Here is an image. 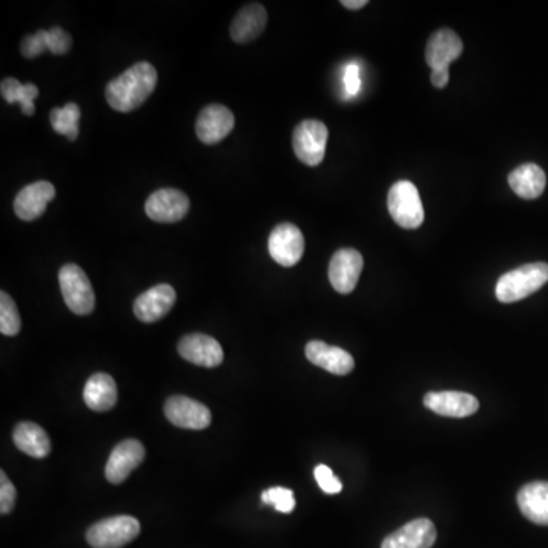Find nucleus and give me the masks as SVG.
Segmentation results:
<instances>
[{
	"mask_svg": "<svg viewBox=\"0 0 548 548\" xmlns=\"http://www.w3.org/2000/svg\"><path fill=\"white\" fill-rule=\"evenodd\" d=\"M176 300V290L171 285H156L137 297L133 305L134 316L144 323L157 322L173 310Z\"/></svg>",
	"mask_w": 548,
	"mask_h": 548,
	"instance_id": "nucleus-13",
	"label": "nucleus"
},
{
	"mask_svg": "<svg viewBox=\"0 0 548 548\" xmlns=\"http://www.w3.org/2000/svg\"><path fill=\"white\" fill-rule=\"evenodd\" d=\"M191 201L179 189L163 188L153 192L145 203V212L156 223H177L188 215Z\"/></svg>",
	"mask_w": 548,
	"mask_h": 548,
	"instance_id": "nucleus-8",
	"label": "nucleus"
},
{
	"mask_svg": "<svg viewBox=\"0 0 548 548\" xmlns=\"http://www.w3.org/2000/svg\"><path fill=\"white\" fill-rule=\"evenodd\" d=\"M165 415L171 424L185 430H204L212 422L211 410L188 396H171L165 404Z\"/></svg>",
	"mask_w": 548,
	"mask_h": 548,
	"instance_id": "nucleus-10",
	"label": "nucleus"
},
{
	"mask_svg": "<svg viewBox=\"0 0 548 548\" xmlns=\"http://www.w3.org/2000/svg\"><path fill=\"white\" fill-rule=\"evenodd\" d=\"M84 402L93 411H109L118 402V387L107 373H95L90 376L83 392Z\"/></svg>",
	"mask_w": 548,
	"mask_h": 548,
	"instance_id": "nucleus-22",
	"label": "nucleus"
},
{
	"mask_svg": "<svg viewBox=\"0 0 548 548\" xmlns=\"http://www.w3.org/2000/svg\"><path fill=\"white\" fill-rule=\"evenodd\" d=\"M268 252L282 267H294L305 252V238L299 227L282 223L274 227L268 238Z\"/></svg>",
	"mask_w": 548,
	"mask_h": 548,
	"instance_id": "nucleus-7",
	"label": "nucleus"
},
{
	"mask_svg": "<svg viewBox=\"0 0 548 548\" xmlns=\"http://www.w3.org/2000/svg\"><path fill=\"white\" fill-rule=\"evenodd\" d=\"M55 194L57 192L54 185L45 180L25 186L14 200V212L20 220H37L46 211V206L54 200Z\"/></svg>",
	"mask_w": 548,
	"mask_h": 548,
	"instance_id": "nucleus-15",
	"label": "nucleus"
},
{
	"mask_svg": "<svg viewBox=\"0 0 548 548\" xmlns=\"http://www.w3.org/2000/svg\"><path fill=\"white\" fill-rule=\"evenodd\" d=\"M424 405L436 415L447 416V418H468L477 413L480 402L469 393L431 392L425 395Z\"/></svg>",
	"mask_w": 548,
	"mask_h": 548,
	"instance_id": "nucleus-17",
	"label": "nucleus"
},
{
	"mask_svg": "<svg viewBox=\"0 0 548 548\" xmlns=\"http://www.w3.org/2000/svg\"><path fill=\"white\" fill-rule=\"evenodd\" d=\"M22 329V320H20L19 310L16 303L11 299L10 294L2 291L0 293V332L7 337H14Z\"/></svg>",
	"mask_w": 548,
	"mask_h": 548,
	"instance_id": "nucleus-27",
	"label": "nucleus"
},
{
	"mask_svg": "<svg viewBox=\"0 0 548 548\" xmlns=\"http://www.w3.org/2000/svg\"><path fill=\"white\" fill-rule=\"evenodd\" d=\"M144 459L145 448L139 440L127 439L118 443L106 465L107 480L112 485H121Z\"/></svg>",
	"mask_w": 548,
	"mask_h": 548,
	"instance_id": "nucleus-12",
	"label": "nucleus"
},
{
	"mask_svg": "<svg viewBox=\"0 0 548 548\" xmlns=\"http://www.w3.org/2000/svg\"><path fill=\"white\" fill-rule=\"evenodd\" d=\"M156 84L157 71L153 64L141 61L107 84V102L116 112H133L150 98Z\"/></svg>",
	"mask_w": 548,
	"mask_h": 548,
	"instance_id": "nucleus-1",
	"label": "nucleus"
},
{
	"mask_svg": "<svg viewBox=\"0 0 548 548\" xmlns=\"http://www.w3.org/2000/svg\"><path fill=\"white\" fill-rule=\"evenodd\" d=\"M518 506L527 520L548 526V482H533L518 492Z\"/></svg>",
	"mask_w": 548,
	"mask_h": 548,
	"instance_id": "nucleus-21",
	"label": "nucleus"
},
{
	"mask_svg": "<svg viewBox=\"0 0 548 548\" xmlns=\"http://www.w3.org/2000/svg\"><path fill=\"white\" fill-rule=\"evenodd\" d=\"M364 259L355 249H340L334 253L329 262V282L337 293L349 294L357 287Z\"/></svg>",
	"mask_w": 548,
	"mask_h": 548,
	"instance_id": "nucleus-9",
	"label": "nucleus"
},
{
	"mask_svg": "<svg viewBox=\"0 0 548 548\" xmlns=\"http://www.w3.org/2000/svg\"><path fill=\"white\" fill-rule=\"evenodd\" d=\"M0 92L8 104L19 102L23 115L32 116L36 113L34 99L39 96L36 84H20L16 78H5L0 84Z\"/></svg>",
	"mask_w": 548,
	"mask_h": 548,
	"instance_id": "nucleus-25",
	"label": "nucleus"
},
{
	"mask_svg": "<svg viewBox=\"0 0 548 548\" xmlns=\"http://www.w3.org/2000/svg\"><path fill=\"white\" fill-rule=\"evenodd\" d=\"M314 477H316L320 489H322L323 492H326V494L335 495L343 489V483L340 482V478L335 477L334 472H332V469L329 468V466H316V469H314Z\"/></svg>",
	"mask_w": 548,
	"mask_h": 548,
	"instance_id": "nucleus-30",
	"label": "nucleus"
},
{
	"mask_svg": "<svg viewBox=\"0 0 548 548\" xmlns=\"http://www.w3.org/2000/svg\"><path fill=\"white\" fill-rule=\"evenodd\" d=\"M436 539L437 532L433 521L418 518L387 536L381 548H431Z\"/></svg>",
	"mask_w": 548,
	"mask_h": 548,
	"instance_id": "nucleus-16",
	"label": "nucleus"
},
{
	"mask_svg": "<svg viewBox=\"0 0 548 548\" xmlns=\"http://www.w3.org/2000/svg\"><path fill=\"white\" fill-rule=\"evenodd\" d=\"M267 22L268 14L265 7L261 4H247L233 19L230 36L233 42L246 45L261 36Z\"/></svg>",
	"mask_w": 548,
	"mask_h": 548,
	"instance_id": "nucleus-20",
	"label": "nucleus"
},
{
	"mask_svg": "<svg viewBox=\"0 0 548 548\" xmlns=\"http://www.w3.org/2000/svg\"><path fill=\"white\" fill-rule=\"evenodd\" d=\"M509 185L518 197L524 200H535L541 197L547 185L544 169L536 163L518 166L509 174Z\"/></svg>",
	"mask_w": 548,
	"mask_h": 548,
	"instance_id": "nucleus-23",
	"label": "nucleus"
},
{
	"mask_svg": "<svg viewBox=\"0 0 548 548\" xmlns=\"http://www.w3.org/2000/svg\"><path fill=\"white\" fill-rule=\"evenodd\" d=\"M17 500V491L5 471L0 472V512L7 515L14 509Z\"/></svg>",
	"mask_w": 548,
	"mask_h": 548,
	"instance_id": "nucleus-32",
	"label": "nucleus"
},
{
	"mask_svg": "<svg viewBox=\"0 0 548 548\" xmlns=\"http://www.w3.org/2000/svg\"><path fill=\"white\" fill-rule=\"evenodd\" d=\"M14 443L22 453L34 457V459H45L51 453V440L48 434L34 422H22L14 430Z\"/></svg>",
	"mask_w": 548,
	"mask_h": 548,
	"instance_id": "nucleus-24",
	"label": "nucleus"
},
{
	"mask_svg": "<svg viewBox=\"0 0 548 548\" xmlns=\"http://www.w3.org/2000/svg\"><path fill=\"white\" fill-rule=\"evenodd\" d=\"M45 36V29H40V31H37L36 34H32V36H26L25 39L22 40V45H20V51H22L23 57L31 60V58L39 57L43 52L48 51V48H46Z\"/></svg>",
	"mask_w": 548,
	"mask_h": 548,
	"instance_id": "nucleus-31",
	"label": "nucleus"
},
{
	"mask_svg": "<svg viewBox=\"0 0 548 548\" xmlns=\"http://www.w3.org/2000/svg\"><path fill=\"white\" fill-rule=\"evenodd\" d=\"M233 127H235V116L232 110L221 104H211L204 107L198 115L195 131L203 144L214 145L226 139Z\"/></svg>",
	"mask_w": 548,
	"mask_h": 548,
	"instance_id": "nucleus-11",
	"label": "nucleus"
},
{
	"mask_svg": "<svg viewBox=\"0 0 548 548\" xmlns=\"http://www.w3.org/2000/svg\"><path fill=\"white\" fill-rule=\"evenodd\" d=\"M340 4L343 5V7L348 8V10L358 11L361 10V8L366 7V5H369V2H367V0H343Z\"/></svg>",
	"mask_w": 548,
	"mask_h": 548,
	"instance_id": "nucleus-35",
	"label": "nucleus"
},
{
	"mask_svg": "<svg viewBox=\"0 0 548 548\" xmlns=\"http://www.w3.org/2000/svg\"><path fill=\"white\" fill-rule=\"evenodd\" d=\"M305 354L314 366L322 367L334 375H348L355 367L354 357L349 352L337 346L326 345L325 341H310L306 345Z\"/></svg>",
	"mask_w": 548,
	"mask_h": 548,
	"instance_id": "nucleus-19",
	"label": "nucleus"
},
{
	"mask_svg": "<svg viewBox=\"0 0 548 548\" xmlns=\"http://www.w3.org/2000/svg\"><path fill=\"white\" fill-rule=\"evenodd\" d=\"M49 118H51L52 128L58 134H63L69 141L77 139L80 134L78 122H80L81 110L75 102H67L63 109L52 110Z\"/></svg>",
	"mask_w": 548,
	"mask_h": 548,
	"instance_id": "nucleus-26",
	"label": "nucleus"
},
{
	"mask_svg": "<svg viewBox=\"0 0 548 548\" xmlns=\"http://www.w3.org/2000/svg\"><path fill=\"white\" fill-rule=\"evenodd\" d=\"M548 282V264L533 262L515 268L498 279L495 294L501 303H513L532 296Z\"/></svg>",
	"mask_w": 548,
	"mask_h": 548,
	"instance_id": "nucleus-2",
	"label": "nucleus"
},
{
	"mask_svg": "<svg viewBox=\"0 0 548 548\" xmlns=\"http://www.w3.org/2000/svg\"><path fill=\"white\" fill-rule=\"evenodd\" d=\"M46 48L55 55H64L71 51L72 37L63 28H52L46 31Z\"/></svg>",
	"mask_w": 548,
	"mask_h": 548,
	"instance_id": "nucleus-29",
	"label": "nucleus"
},
{
	"mask_svg": "<svg viewBox=\"0 0 548 548\" xmlns=\"http://www.w3.org/2000/svg\"><path fill=\"white\" fill-rule=\"evenodd\" d=\"M64 303L77 316H87L95 310V293L87 274L77 264H66L58 273Z\"/></svg>",
	"mask_w": 548,
	"mask_h": 548,
	"instance_id": "nucleus-4",
	"label": "nucleus"
},
{
	"mask_svg": "<svg viewBox=\"0 0 548 548\" xmlns=\"http://www.w3.org/2000/svg\"><path fill=\"white\" fill-rule=\"evenodd\" d=\"M141 533V523L128 515L107 518L87 530V542L93 548H122Z\"/></svg>",
	"mask_w": 548,
	"mask_h": 548,
	"instance_id": "nucleus-5",
	"label": "nucleus"
},
{
	"mask_svg": "<svg viewBox=\"0 0 548 548\" xmlns=\"http://www.w3.org/2000/svg\"><path fill=\"white\" fill-rule=\"evenodd\" d=\"M345 87L346 95H348V98H352V96L358 95V92H360V66H358L357 63H351L348 67H346Z\"/></svg>",
	"mask_w": 548,
	"mask_h": 548,
	"instance_id": "nucleus-33",
	"label": "nucleus"
},
{
	"mask_svg": "<svg viewBox=\"0 0 548 548\" xmlns=\"http://www.w3.org/2000/svg\"><path fill=\"white\" fill-rule=\"evenodd\" d=\"M390 215L402 229H418L425 220L424 204L415 183L401 180L390 188L387 197Z\"/></svg>",
	"mask_w": 548,
	"mask_h": 548,
	"instance_id": "nucleus-3",
	"label": "nucleus"
},
{
	"mask_svg": "<svg viewBox=\"0 0 548 548\" xmlns=\"http://www.w3.org/2000/svg\"><path fill=\"white\" fill-rule=\"evenodd\" d=\"M179 354L189 363L201 367H217L223 363L224 352L214 337L189 334L179 341Z\"/></svg>",
	"mask_w": 548,
	"mask_h": 548,
	"instance_id": "nucleus-14",
	"label": "nucleus"
},
{
	"mask_svg": "<svg viewBox=\"0 0 548 548\" xmlns=\"http://www.w3.org/2000/svg\"><path fill=\"white\" fill-rule=\"evenodd\" d=\"M463 42L453 29H440L434 32L425 49V60L431 71L450 67L462 55Z\"/></svg>",
	"mask_w": 548,
	"mask_h": 548,
	"instance_id": "nucleus-18",
	"label": "nucleus"
},
{
	"mask_svg": "<svg viewBox=\"0 0 548 548\" xmlns=\"http://www.w3.org/2000/svg\"><path fill=\"white\" fill-rule=\"evenodd\" d=\"M450 83V67H445V69H434L431 71V84L437 89H443L447 87Z\"/></svg>",
	"mask_w": 548,
	"mask_h": 548,
	"instance_id": "nucleus-34",
	"label": "nucleus"
},
{
	"mask_svg": "<svg viewBox=\"0 0 548 548\" xmlns=\"http://www.w3.org/2000/svg\"><path fill=\"white\" fill-rule=\"evenodd\" d=\"M328 128L317 119H306L293 133V148L297 159L306 166H319L325 159Z\"/></svg>",
	"mask_w": 548,
	"mask_h": 548,
	"instance_id": "nucleus-6",
	"label": "nucleus"
},
{
	"mask_svg": "<svg viewBox=\"0 0 548 548\" xmlns=\"http://www.w3.org/2000/svg\"><path fill=\"white\" fill-rule=\"evenodd\" d=\"M261 500L262 503L273 506L274 509L281 513H291L294 507H296L294 492L291 489L281 488V486H276V488H270L262 492Z\"/></svg>",
	"mask_w": 548,
	"mask_h": 548,
	"instance_id": "nucleus-28",
	"label": "nucleus"
}]
</instances>
